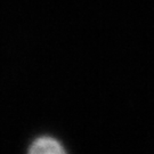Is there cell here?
<instances>
[{
  "label": "cell",
  "instance_id": "6da1fadb",
  "mask_svg": "<svg viewBox=\"0 0 154 154\" xmlns=\"http://www.w3.org/2000/svg\"><path fill=\"white\" fill-rule=\"evenodd\" d=\"M28 154H69L63 144L51 136H40L30 145Z\"/></svg>",
  "mask_w": 154,
  "mask_h": 154
}]
</instances>
